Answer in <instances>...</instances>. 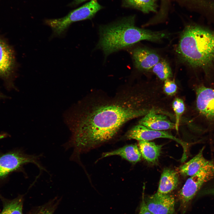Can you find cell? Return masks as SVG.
<instances>
[{"mask_svg": "<svg viewBox=\"0 0 214 214\" xmlns=\"http://www.w3.org/2000/svg\"><path fill=\"white\" fill-rule=\"evenodd\" d=\"M163 89L164 93L166 95L172 96L176 92L177 86L173 80L168 78L164 81Z\"/></svg>", "mask_w": 214, "mask_h": 214, "instance_id": "obj_22", "label": "cell"}, {"mask_svg": "<svg viewBox=\"0 0 214 214\" xmlns=\"http://www.w3.org/2000/svg\"><path fill=\"white\" fill-rule=\"evenodd\" d=\"M97 47L106 56L126 48L141 40L158 41L165 37L163 33L142 29L135 25V17L124 18L100 26Z\"/></svg>", "mask_w": 214, "mask_h": 214, "instance_id": "obj_3", "label": "cell"}, {"mask_svg": "<svg viewBox=\"0 0 214 214\" xmlns=\"http://www.w3.org/2000/svg\"><path fill=\"white\" fill-rule=\"evenodd\" d=\"M139 124L157 130L175 129V123L169 119L166 115L156 111L150 112L143 117Z\"/></svg>", "mask_w": 214, "mask_h": 214, "instance_id": "obj_11", "label": "cell"}, {"mask_svg": "<svg viewBox=\"0 0 214 214\" xmlns=\"http://www.w3.org/2000/svg\"><path fill=\"white\" fill-rule=\"evenodd\" d=\"M172 107L175 114V129L178 131L181 118L185 110V104L182 99L176 97L172 102Z\"/></svg>", "mask_w": 214, "mask_h": 214, "instance_id": "obj_20", "label": "cell"}, {"mask_svg": "<svg viewBox=\"0 0 214 214\" xmlns=\"http://www.w3.org/2000/svg\"><path fill=\"white\" fill-rule=\"evenodd\" d=\"M177 50L189 66L207 72L214 68V31L197 25L187 26Z\"/></svg>", "mask_w": 214, "mask_h": 214, "instance_id": "obj_2", "label": "cell"}, {"mask_svg": "<svg viewBox=\"0 0 214 214\" xmlns=\"http://www.w3.org/2000/svg\"><path fill=\"white\" fill-rule=\"evenodd\" d=\"M145 201L147 208L151 214H174L175 212L174 198L169 193L156 192Z\"/></svg>", "mask_w": 214, "mask_h": 214, "instance_id": "obj_8", "label": "cell"}, {"mask_svg": "<svg viewBox=\"0 0 214 214\" xmlns=\"http://www.w3.org/2000/svg\"><path fill=\"white\" fill-rule=\"evenodd\" d=\"M178 182V176L176 171L165 169L161 174L157 192L163 194L169 193L177 188Z\"/></svg>", "mask_w": 214, "mask_h": 214, "instance_id": "obj_14", "label": "cell"}, {"mask_svg": "<svg viewBox=\"0 0 214 214\" xmlns=\"http://www.w3.org/2000/svg\"><path fill=\"white\" fill-rule=\"evenodd\" d=\"M200 12L208 10L211 6L213 0H184Z\"/></svg>", "mask_w": 214, "mask_h": 214, "instance_id": "obj_21", "label": "cell"}, {"mask_svg": "<svg viewBox=\"0 0 214 214\" xmlns=\"http://www.w3.org/2000/svg\"><path fill=\"white\" fill-rule=\"evenodd\" d=\"M41 155H29L21 150L9 152L0 156V180L6 177L11 172L22 170L24 165L32 163L40 171H46L39 160Z\"/></svg>", "mask_w": 214, "mask_h": 214, "instance_id": "obj_5", "label": "cell"}, {"mask_svg": "<svg viewBox=\"0 0 214 214\" xmlns=\"http://www.w3.org/2000/svg\"><path fill=\"white\" fill-rule=\"evenodd\" d=\"M102 8V7L96 0H92L72 11L64 17L47 19L45 21V23L52 30L51 37H61L64 35L73 23L91 19Z\"/></svg>", "mask_w": 214, "mask_h": 214, "instance_id": "obj_4", "label": "cell"}, {"mask_svg": "<svg viewBox=\"0 0 214 214\" xmlns=\"http://www.w3.org/2000/svg\"><path fill=\"white\" fill-rule=\"evenodd\" d=\"M204 147L202 148L195 156L179 167V172L181 174L191 176L211 161L204 157Z\"/></svg>", "mask_w": 214, "mask_h": 214, "instance_id": "obj_13", "label": "cell"}, {"mask_svg": "<svg viewBox=\"0 0 214 214\" xmlns=\"http://www.w3.org/2000/svg\"><path fill=\"white\" fill-rule=\"evenodd\" d=\"M23 198L19 196L11 200L4 202L0 214H22Z\"/></svg>", "mask_w": 214, "mask_h": 214, "instance_id": "obj_18", "label": "cell"}, {"mask_svg": "<svg viewBox=\"0 0 214 214\" xmlns=\"http://www.w3.org/2000/svg\"><path fill=\"white\" fill-rule=\"evenodd\" d=\"M5 98V96L3 95L2 93L0 91V100L3 99Z\"/></svg>", "mask_w": 214, "mask_h": 214, "instance_id": "obj_27", "label": "cell"}, {"mask_svg": "<svg viewBox=\"0 0 214 214\" xmlns=\"http://www.w3.org/2000/svg\"><path fill=\"white\" fill-rule=\"evenodd\" d=\"M157 0H123V5L126 7L139 10L144 13L157 11Z\"/></svg>", "mask_w": 214, "mask_h": 214, "instance_id": "obj_17", "label": "cell"}, {"mask_svg": "<svg viewBox=\"0 0 214 214\" xmlns=\"http://www.w3.org/2000/svg\"><path fill=\"white\" fill-rule=\"evenodd\" d=\"M114 155H119L134 163L140 161L141 156L137 146L136 144H132L125 146L112 151L103 153L101 158Z\"/></svg>", "mask_w": 214, "mask_h": 214, "instance_id": "obj_15", "label": "cell"}, {"mask_svg": "<svg viewBox=\"0 0 214 214\" xmlns=\"http://www.w3.org/2000/svg\"><path fill=\"white\" fill-rule=\"evenodd\" d=\"M202 193L204 195H214V187L204 190Z\"/></svg>", "mask_w": 214, "mask_h": 214, "instance_id": "obj_25", "label": "cell"}, {"mask_svg": "<svg viewBox=\"0 0 214 214\" xmlns=\"http://www.w3.org/2000/svg\"><path fill=\"white\" fill-rule=\"evenodd\" d=\"M87 0H74L70 5L71 6L76 5Z\"/></svg>", "mask_w": 214, "mask_h": 214, "instance_id": "obj_26", "label": "cell"}, {"mask_svg": "<svg viewBox=\"0 0 214 214\" xmlns=\"http://www.w3.org/2000/svg\"><path fill=\"white\" fill-rule=\"evenodd\" d=\"M138 214H151L146 207L143 195Z\"/></svg>", "mask_w": 214, "mask_h": 214, "instance_id": "obj_23", "label": "cell"}, {"mask_svg": "<svg viewBox=\"0 0 214 214\" xmlns=\"http://www.w3.org/2000/svg\"><path fill=\"white\" fill-rule=\"evenodd\" d=\"M53 212L52 209L45 207L41 208L36 214H53Z\"/></svg>", "mask_w": 214, "mask_h": 214, "instance_id": "obj_24", "label": "cell"}, {"mask_svg": "<svg viewBox=\"0 0 214 214\" xmlns=\"http://www.w3.org/2000/svg\"><path fill=\"white\" fill-rule=\"evenodd\" d=\"M14 52L10 46L0 38V77L7 79L11 75L14 66Z\"/></svg>", "mask_w": 214, "mask_h": 214, "instance_id": "obj_12", "label": "cell"}, {"mask_svg": "<svg viewBox=\"0 0 214 214\" xmlns=\"http://www.w3.org/2000/svg\"><path fill=\"white\" fill-rule=\"evenodd\" d=\"M155 96L148 87L123 88L110 97L92 93L82 100L75 113L72 135L64 144L72 155L81 153L113 138L127 122L157 110Z\"/></svg>", "mask_w": 214, "mask_h": 214, "instance_id": "obj_1", "label": "cell"}, {"mask_svg": "<svg viewBox=\"0 0 214 214\" xmlns=\"http://www.w3.org/2000/svg\"><path fill=\"white\" fill-rule=\"evenodd\" d=\"M139 149L141 156L147 161L154 163L157 160L161 152L162 146L148 141H139Z\"/></svg>", "mask_w": 214, "mask_h": 214, "instance_id": "obj_16", "label": "cell"}, {"mask_svg": "<svg viewBox=\"0 0 214 214\" xmlns=\"http://www.w3.org/2000/svg\"><path fill=\"white\" fill-rule=\"evenodd\" d=\"M153 72L161 80L164 81L172 76L171 69L168 63L160 59L152 68Z\"/></svg>", "mask_w": 214, "mask_h": 214, "instance_id": "obj_19", "label": "cell"}, {"mask_svg": "<svg viewBox=\"0 0 214 214\" xmlns=\"http://www.w3.org/2000/svg\"><path fill=\"white\" fill-rule=\"evenodd\" d=\"M214 177V161H211L186 181L180 190L179 198L185 208L202 185Z\"/></svg>", "mask_w": 214, "mask_h": 214, "instance_id": "obj_6", "label": "cell"}, {"mask_svg": "<svg viewBox=\"0 0 214 214\" xmlns=\"http://www.w3.org/2000/svg\"><path fill=\"white\" fill-rule=\"evenodd\" d=\"M132 55L136 67L141 71L151 70L160 60L159 56L154 51L142 47L135 48Z\"/></svg>", "mask_w": 214, "mask_h": 214, "instance_id": "obj_10", "label": "cell"}, {"mask_svg": "<svg viewBox=\"0 0 214 214\" xmlns=\"http://www.w3.org/2000/svg\"><path fill=\"white\" fill-rule=\"evenodd\" d=\"M125 136L126 139H135L139 141H150L160 138L172 139L180 144L182 147L183 153L182 158L185 159L187 158L186 152L189 144L165 130L160 131L150 129L138 124L128 130Z\"/></svg>", "mask_w": 214, "mask_h": 214, "instance_id": "obj_7", "label": "cell"}, {"mask_svg": "<svg viewBox=\"0 0 214 214\" xmlns=\"http://www.w3.org/2000/svg\"><path fill=\"white\" fill-rule=\"evenodd\" d=\"M196 92L197 111L207 119L214 120V89L201 86Z\"/></svg>", "mask_w": 214, "mask_h": 214, "instance_id": "obj_9", "label": "cell"}]
</instances>
